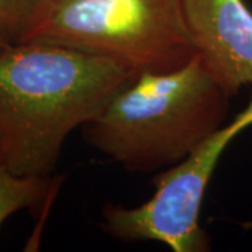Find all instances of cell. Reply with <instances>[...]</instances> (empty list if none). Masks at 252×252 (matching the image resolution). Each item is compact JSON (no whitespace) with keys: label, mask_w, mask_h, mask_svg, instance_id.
Returning <instances> with one entry per match:
<instances>
[{"label":"cell","mask_w":252,"mask_h":252,"mask_svg":"<svg viewBox=\"0 0 252 252\" xmlns=\"http://www.w3.org/2000/svg\"><path fill=\"white\" fill-rule=\"evenodd\" d=\"M54 192L48 177L18 175L0 161V225L18 210L41 205Z\"/></svg>","instance_id":"cell-6"},{"label":"cell","mask_w":252,"mask_h":252,"mask_svg":"<svg viewBox=\"0 0 252 252\" xmlns=\"http://www.w3.org/2000/svg\"><path fill=\"white\" fill-rule=\"evenodd\" d=\"M252 126L250 104L227 125L154 178V193L136 207L107 203L101 212V228L121 241H157L174 252L210 250L209 235L199 221L209 181L228 144Z\"/></svg>","instance_id":"cell-4"},{"label":"cell","mask_w":252,"mask_h":252,"mask_svg":"<svg viewBox=\"0 0 252 252\" xmlns=\"http://www.w3.org/2000/svg\"><path fill=\"white\" fill-rule=\"evenodd\" d=\"M6 44H3V42H1V41H0V51H1V49H3V48H6Z\"/></svg>","instance_id":"cell-8"},{"label":"cell","mask_w":252,"mask_h":252,"mask_svg":"<svg viewBox=\"0 0 252 252\" xmlns=\"http://www.w3.org/2000/svg\"><path fill=\"white\" fill-rule=\"evenodd\" d=\"M228 99L196 55L172 72L137 73L81 127L83 136L127 171H160L224 125Z\"/></svg>","instance_id":"cell-2"},{"label":"cell","mask_w":252,"mask_h":252,"mask_svg":"<svg viewBox=\"0 0 252 252\" xmlns=\"http://www.w3.org/2000/svg\"><path fill=\"white\" fill-rule=\"evenodd\" d=\"M42 4L44 0H0V41L6 45L26 42Z\"/></svg>","instance_id":"cell-7"},{"label":"cell","mask_w":252,"mask_h":252,"mask_svg":"<svg viewBox=\"0 0 252 252\" xmlns=\"http://www.w3.org/2000/svg\"><path fill=\"white\" fill-rule=\"evenodd\" d=\"M137 73L73 48L28 41L0 51V161L48 177L67 136Z\"/></svg>","instance_id":"cell-1"},{"label":"cell","mask_w":252,"mask_h":252,"mask_svg":"<svg viewBox=\"0 0 252 252\" xmlns=\"http://www.w3.org/2000/svg\"><path fill=\"white\" fill-rule=\"evenodd\" d=\"M198 56L231 97L252 84V10L244 0H184Z\"/></svg>","instance_id":"cell-5"},{"label":"cell","mask_w":252,"mask_h":252,"mask_svg":"<svg viewBox=\"0 0 252 252\" xmlns=\"http://www.w3.org/2000/svg\"><path fill=\"white\" fill-rule=\"evenodd\" d=\"M28 41L101 56L135 73L172 72L198 55L184 0H44Z\"/></svg>","instance_id":"cell-3"}]
</instances>
